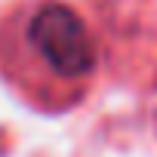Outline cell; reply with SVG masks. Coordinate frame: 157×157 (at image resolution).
<instances>
[{
  "label": "cell",
  "mask_w": 157,
  "mask_h": 157,
  "mask_svg": "<svg viewBox=\"0 0 157 157\" xmlns=\"http://www.w3.org/2000/svg\"><path fill=\"white\" fill-rule=\"evenodd\" d=\"M22 49L43 80L59 90L86 83L99 68V43L83 16L62 0H43L22 22Z\"/></svg>",
  "instance_id": "cell-1"
}]
</instances>
